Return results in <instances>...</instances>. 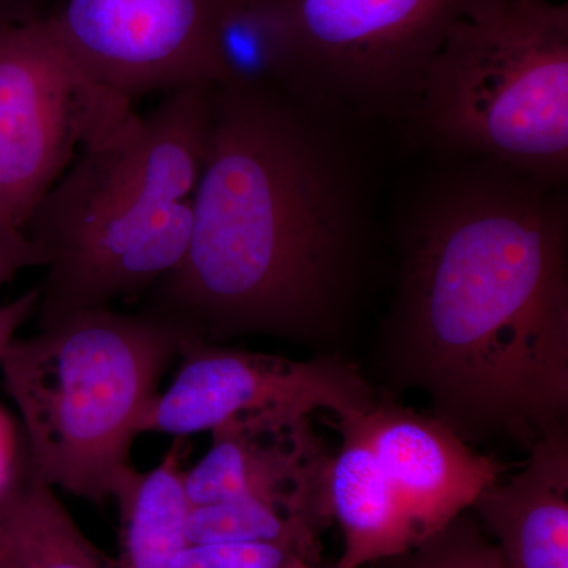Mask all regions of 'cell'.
Instances as JSON below:
<instances>
[{"mask_svg":"<svg viewBox=\"0 0 568 568\" xmlns=\"http://www.w3.org/2000/svg\"><path fill=\"white\" fill-rule=\"evenodd\" d=\"M480 160L424 194L406 224L386 362L463 439L526 450L568 418L566 203Z\"/></svg>","mask_w":568,"mask_h":568,"instance_id":"6da1fadb","label":"cell"},{"mask_svg":"<svg viewBox=\"0 0 568 568\" xmlns=\"http://www.w3.org/2000/svg\"><path fill=\"white\" fill-rule=\"evenodd\" d=\"M320 112L272 88L216 85L181 265L144 313L192 342L338 331L365 237L361 185Z\"/></svg>","mask_w":568,"mask_h":568,"instance_id":"7a4b0ae2","label":"cell"},{"mask_svg":"<svg viewBox=\"0 0 568 568\" xmlns=\"http://www.w3.org/2000/svg\"><path fill=\"white\" fill-rule=\"evenodd\" d=\"M213 84L168 93L89 142L26 223L44 257L40 325L111 308L181 265L211 138Z\"/></svg>","mask_w":568,"mask_h":568,"instance_id":"3957f363","label":"cell"},{"mask_svg":"<svg viewBox=\"0 0 568 568\" xmlns=\"http://www.w3.org/2000/svg\"><path fill=\"white\" fill-rule=\"evenodd\" d=\"M190 338L160 317L71 313L14 338L0 372L20 413L31 474L70 495L112 499L160 381Z\"/></svg>","mask_w":568,"mask_h":568,"instance_id":"277c9868","label":"cell"},{"mask_svg":"<svg viewBox=\"0 0 568 568\" xmlns=\"http://www.w3.org/2000/svg\"><path fill=\"white\" fill-rule=\"evenodd\" d=\"M448 152L560 185L568 171V3L493 0L429 63L410 121Z\"/></svg>","mask_w":568,"mask_h":568,"instance_id":"5b68a950","label":"cell"},{"mask_svg":"<svg viewBox=\"0 0 568 568\" xmlns=\"http://www.w3.org/2000/svg\"><path fill=\"white\" fill-rule=\"evenodd\" d=\"M293 59L291 97L327 118L410 121L448 31L493 0H260Z\"/></svg>","mask_w":568,"mask_h":568,"instance_id":"8992f818","label":"cell"},{"mask_svg":"<svg viewBox=\"0 0 568 568\" xmlns=\"http://www.w3.org/2000/svg\"><path fill=\"white\" fill-rule=\"evenodd\" d=\"M133 111L82 73L44 17L0 24V226L24 231L78 153Z\"/></svg>","mask_w":568,"mask_h":568,"instance_id":"52a82bcc","label":"cell"},{"mask_svg":"<svg viewBox=\"0 0 568 568\" xmlns=\"http://www.w3.org/2000/svg\"><path fill=\"white\" fill-rule=\"evenodd\" d=\"M226 0H55L48 26L82 73L122 102L220 84L213 36Z\"/></svg>","mask_w":568,"mask_h":568,"instance_id":"ba28073f","label":"cell"},{"mask_svg":"<svg viewBox=\"0 0 568 568\" xmlns=\"http://www.w3.org/2000/svg\"><path fill=\"white\" fill-rule=\"evenodd\" d=\"M181 368L140 424L141 433L185 437L212 432L227 418L256 410L324 409L346 420L368 413L379 396L357 366L342 355L306 361L192 342Z\"/></svg>","mask_w":568,"mask_h":568,"instance_id":"9c48e42d","label":"cell"},{"mask_svg":"<svg viewBox=\"0 0 568 568\" xmlns=\"http://www.w3.org/2000/svg\"><path fill=\"white\" fill-rule=\"evenodd\" d=\"M310 417L276 407L239 414L213 428L207 454L183 473L190 506L260 497L304 504L332 518L334 455Z\"/></svg>","mask_w":568,"mask_h":568,"instance_id":"30bf717a","label":"cell"},{"mask_svg":"<svg viewBox=\"0 0 568 568\" xmlns=\"http://www.w3.org/2000/svg\"><path fill=\"white\" fill-rule=\"evenodd\" d=\"M355 418L398 496L416 547L470 510L506 473L435 414L377 398L368 413Z\"/></svg>","mask_w":568,"mask_h":568,"instance_id":"8fae6325","label":"cell"},{"mask_svg":"<svg viewBox=\"0 0 568 568\" xmlns=\"http://www.w3.org/2000/svg\"><path fill=\"white\" fill-rule=\"evenodd\" d=\"M519 473L485 489L470 507L510 568H568V432L528 448Z\"/></svg>","mask_w":568,"mask_h":568,"instance_id":"7c38bea8","label":"cell"},{"mask_svg":"<svg viewBox=\"0 0 568 568\" xmlns=\"http://www.w3.org/2000/svg\"><path fill=\"white\" fill-rule=\"evenodd\" d=\"M339 433L328 477L332 518L343 537L334 568L377 566L416 547V538L357 418L339 420Z\"/></svg>","mask_w":568,"mask_h":568,"instance_id":"4fadbf2b","label":"cell"},{"mask_svg":"<svg viewBox=\"0 0 568 568\" xmlns=\"http://www.w3.org/2000/svg\"><path fill=\"white\" fill-rule=\"evenodd\" d=\"M183 447L174 444L160 465L140 473L130 467L112 499L121 515L119 568H174L189 547L190 500L183 485Z\"/></svg>","mask_w":568,"mask_h":568,"instance_id":"5bb4252c","label":"cell"},{"mask_svg":"<svg viewBox=\"0 0 568 568\" xmlns=\"http://www.w3.org/2000/svg\"><path fill=\"white\" fill-rule=\"evenodd\" d=\"M0 568H110L54 488L31 470L0 500Z\"/></svg>","mask_w":568,"mask_h":568,"instance_id":"9a60e30c","label":"cell"},{"mask_svg":"<svg viewBox=\"0 0 568 568\" xmlns=\"http://www.w3.org/2000/svg\"><path fill=\"white\" fill-rule=\"evenodd\" d=\"M219 85L272 88L291 95L293 59L282 24L260 0H226L213 36Z\"/></svg>","mask_w":568,"mask_h":568,"instance_id":"2e32d148","label":"cell"},{"mask_svg":"<svg viewBox=\"0 0 568 568\" xmlns=\"http://www.w3.org/2000/svg\"><path fill=\"white\" fill-rule=\"evenodd\" d=\"M331 523V517L304 504L237 497L190 508L186 537L190 545L321 544V534Z\"/></svg>","mask_w":568,"mask_h":568,"instance_id":"e0dca14e","label":"cell"},{"mask_svg":"<svg viewBox=\"0 0 568 568\" xmlns=\"http://www.w3.org/2000/svg\"><path fill=\"white\" fill-rule=\"evenodd\" d=\"M383 568H510L473 514H465L432 537L395 558Z\"/></svg>","mask_w":568,"mask_h":568,"instance_id":"ac0fdd59","label":"cell"},{"mask_svg":"<svg viewBox=\"0 0 568 568\" xmlns=\"http://www.w3.org/2000/svg\"><path fill=\"white\" fill-rule=\"evenodd\" d=\"M321 564V544L257 541L189 545L174 568H317Z\"/></svg>","mask_w":568,"mask_h":568,"instance_id":"d6986e66","label":"cell"},{"mask_svg":"<svg viewBox=\"0 0 568 568\" xmlns=\"http://www.w3.org/2000/svg\"><path fill=\"white\" fill-rule=\"evenodd\" d=\"M44 267V257L24 231L0 226V286L26 268Z\"/></svg>","mask_w":568,"mask_h":568,"instance_id":"ffe728a7","label":"cell"},{"mask_svg":"<svg viewBox=\"0 0 568 568\" xmlns=\"http://www.w3.org/2000/svg\"><path fill=\"white\" fill-rule=\"evenodd\" d=\"M40 290L26 291L13 301L0 305V357L7 346L17 338L18 331L26 321L37 312L39 306Z\"/></svg>","mask_w":568,"mask_h":568,"instance_id":"44dd1931","label":"cell"},{"mask_svg":"<svg viewBox=\"0 0 568 568\" xmlns=\"http://www.w3.org/2000/svg\"><path fill=\"white\" fill-rule=\"evenodd\" d=\"M18 439L9 416L0 409V500L18 481Z\"/></svg>","mask_w":568,"mask_h":568,"instance_id":"7402d4cb","label":"cell"},{"mask_svg":"<svg viewBox=\"0 0 568 568\" xmlns=\"http://www.w3.org/2000/svg\"><path fill=\"white\" fill-rule=\"evenodd\" d=\"M55 0H0V24H17L47 17Z\"/></svg>","mask_w":568,"mask_h":568,"instance_id":"603a6c76","label":"cell"},{"mask_svg":"<svg viewBox=\"0 0 568 568\" xmlns=\"http://www.w3.org/2000/svg\"><path fill=\"white\" fill-rule=\"evenodd\" d=\"M317 568H334V562H332V560H327V562H324L323 560V564H321V566Z\"/></svg>","mask_w":568,"mask_h":568,"instance_id":"cb8c5ba5","label":"cell"}]
</instances>
